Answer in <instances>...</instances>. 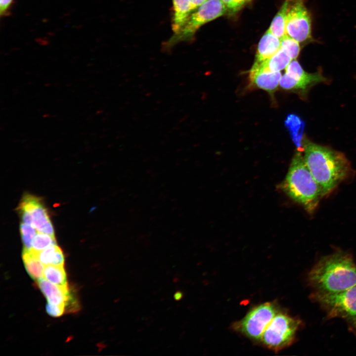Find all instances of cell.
Wrapping results in <instances>:
<instances>
[{
  "instance_id": "1",
  "label": "cell",
  "mask_w": 356,
  "mask_h": 356,
  "mask_svg": "<svg viewBox=\"0 0 356 356\" xmlns=\"http://www.w3.org/2000/svg\"><path fill=\"white\" fill-rule=\"evenodd\" d=\"M302 146L305 163L323 196L332 192L349 176L350 164L341 152L315 143L306 137L303 139Z\"/></svg>"
},
{
  "instance_id": "2",
  "label": "cell",
  "mask_w": 356,
  "mask_h": 356,
  "mask_svg": "<svg viewBox=\"0 0 356 356\" xmlns=\"http://www.w3.org/2000/svg\"><path fill=\"white\" fill-rule=\"evenodd\" d=\"M310 284L319 293H334L356 285V265L348 254L335 253L322 258L308 275Z\"/></svg>"
},
{
  "instance_id": "3",
  "label": "cell",
  "mask_w": 356,
  "mask_h": 356,
  "mask_svg": "<svg viewBox=\"0 0 356 356\" xmlns=\"http://www.w3.org/2000/svg\"><path fill=\"white\" fill-rule=\"evenodd\" d=\"M282 187L295 201L312 212L323 197L321 190L308 168L302 154H295Z\"/></svg>"
},
{
  "instance_id": "4",
  "label": "cell",
  "mask_w": 356,
  "mask_h": 356,
  "mask_svg": "<svg viewBox=\"0 0 356 356\" xmlns=\"http://www.w3.org/2000/svg\"><path fill=\"white\" fill-rule=\"evenodd\" d=\"M196 9L190 13L181 28L164 44L166 49H170L180 42L191 40L200 27L227 12L221 0H207Z\"/></svg>"
},
{
  "instance_id": "5",
  "label": "cell",
  "mask_w": 356,
  "mask_h": 356,
  "mask_svg": "<svg viewBox=\"0 0 356 356\" xmlns=\"http://www.w3.org/2000/svg\"><path fill=\"white\" fill-rule=\"evenodd\" d=\"M300 324L299 320L277 312L264 331L261 341L268 348L277 351L291 344Z\"/></svg>"
},
{
  "instance_id": "6",
  "label": "cell",
  "mask_w": 356,
  "mask_h": 356,
  "mask_svg": "<svg viewBox=\"0 0 356 356\" xmlns=\"http://www.w3.org/2000/svg\"><path fill=\"white\" fill-rule=\"evenodd\" d=\"M313 296L330 315L342 317L356 324V285L338 293L316 292Z\"/></svg>"
},
{
  "instance_id": "7",
  "label": "cell",
  "mask_w": 356,
  "mask_h": 356,
  "mask_svg": "<svg viewBox=\"0 0 356 356\" xmlns=\"http://www.w3.org/2000/svg\"><path fill=\"white\" fill-rule=\"evenodd\" d=\"M286 34L299 43L312 41L311 16L304 0H289L286 19Z\"/></svg>"
},
{
  "instance_id": "8",
  "label": "cell",
  "mask_w": 356,
  "mask_h": 356,
  "mask_svg": "<svg viewBox=\"0 0 356 356\" xmlns=\"http://www.w3.org/2000/svg\"><path fill=\"white\" fill-rule=\"evenodd\" d=\"M281 76L279 86L286 90L296 92L305 96L313 86L327 81L321 71L313 73L307 72L296 59L292 60Z\"/></svg>"
},
{
  "instance_id": "9",
  "label": "cell",
  "mask_w": 356,
  "mask_h": 356,
  "mask_svg": "<svg viewBox=\"0 0 356 356\" xmlns=\"http://www.w3.org/2000/svg\"><path fill=\"white\" fill-rule=\"evenodd\" d=\"M277 313V309L272 303L267 302L262 304L251 310L236 324V328L249 338L260 340L264 331Z\"/></svg>"
},
{
  "instance_id": "10",
  "label": "cell",
  "mask_w": 356,
  "mask_h": 356,
  "mask_svg": "<svg viewBox=\"0 0 356 356\" xmlns=\"http://www.w3.org/2000/svg\"><path fill=\"white\" fill-rule=\"evenodd\" d=\"M20 213L30 215L31 225L39 232L54 236L53 227L46 209L40 199L31 195H25L19 206Z\"/></svg>"
},
{
  "instance_id": "11",
  "label": "cell",
  "mask_w": 356,
  "mask_h": 356,
  "mask_svg": "<svg viewBox=\"0 0 356 356\" xmlns=\"http://www.w3.org/2000/svg\"><path fill=\"white\" fill-rule=\"evenodd\" d=\"M281 76L280 71L272 72L251 68L249 73V87L262 89L272 94L279 84Z\"/></svg>"
},
{
  "instance_id": "12",
  "label": "cell",
  "mask_w": 356,
  "mask_h": 356,
  "mask_svg": "<svg viewBox=\"0 0 356 356\" xmlns=\"http://www.w3.org/2000/svg\"><path fill=\"white\" fill-rule=\"evenodd\" d=\"M38 283L39 288L48 303L65 306L70 296L67 285H57L43 278L39 279Z\"/></svg>"
},
{
  "instance_id": "13",
  "label": "cell",
  "mask_w": 356,
  "mask_h": 356,
  "mask_svg": "<svg viewBox=\"0 0 356 356\" xmlns=\"http://www.w3.org/2000/svg\"><path fill=\"white\" fill-rule=\"evenodd\" d=\"M280 48V39L268 29L258 44L255 61H262L270 58Z\"/></svg>"
},
{
  "instance_id": "14",
  "label": "cell",
  "mask_w": 356,
  "mask_h": 356,
  "mask_svg": "<svg viewBox=\"0 0 356 356\" xmlns=\"http://www.w3.org/2000/svg\"><path fill=\"white\" fill-rule=\"evenodd\" d=\"M292 60L282 48L270 58L262 61L254 62L251 68L272 72H279L286 68Z\"/></svg>"
},
{
  "instance_id": "15",
  "label": "cell",
  "mask_w": 356,
  "mask_h": 356,
  "mask_svg": "<svg viewBox=\"0 0 356 356\" xmlns=\"http://www.w3.org/2000/svg\"><path fill=\"white\" fill-rule=\"evenodd\" d=\"M285 126L288 129L290 136L298 149L303 151L302 142L305 129L304 122L298 116L290 114L285 120Z\"/></svg>"
},
{
  "instance_id": "16",
  "label": "cell",
  "mask_w": 356,
  "mask_h": 356,
  "mask_svg": "<svg viewBox=\"0 0 356 356\" xmlns=\"http://www.w3.org/2000/svg\"><path fill=\"white\" fill-rule=\"evenodd\" d=\"M173 15L172 27L174 33L183 25L192 11L190 0H172Z\"/></svg>"
},
{
  "instance_id": "17",
  "label": "cell",
  "mask_w": 356,
  "mask_h": 356,
  "mask_svg": "<svg viewBox=\"0 0 356 356\" xmlns=\"http://www.w3.org/2000/svg\"><path fill=\"white\" fill-rule=\"evenodd\" d=\"M22 258L29 274L35 279L38 280L42 278L44 267L38 259L36 252L32 250H24Z\"/></svg>"
},
{
  "instance_id": "18",
  "label": "cell",
  "mask_w": 356,
  "mask_h": 356,
  "mask_svg": "<svg viewBox=\"0 0 356 356\" xmlns=\"http://www.w3.org/2000/svg\"><path fill=\"white\" fill-rule=\"evenodd\" d=\"M36 253L38 259L44 265H64V258L62 251L56 245H51Z\"/></svg>"
},
{
  "instance_id": "19",
  "label": "cell",
  "mask_w": 356,
  "mask_h": 356,
  "mask_svg": "<svg viewBox=\"0 0 356 356\" xmlns=\"http://www.w3.org/2000/svg\"><path fill=\"white\" fill-rule=\"evenodd\" d=\"M289 0H285L271 23L270 31L281 39L286 34V19Z\"/></svg>"
},
{
  "instance_id": "20",
  "label": "cell",
  "mask_w": 356,
  "mask_h": 356,
  "mask_svg": "<svg viewBox=\"0 0 356 356\" xmlns=\"http://www.w3.org/2000/svg\"><path fill=\"white\" fill-rule=\"evenodd\" d=\"M44 277L59 286H67L66 273L63 265H47L44 268Z\"/></svg>"
},
{
  "instance_id": "21",
  "label": "cell",
  "mask_w": 356,
  "mask_h": 356,
  "mask_svg": "<svg viewBox=\"0 0 356 356\" xmlns=\"http://www.w3.org/2000/svg\"><path fill=\"white\" fill-rule=\"evenodd\" d=\"M53 245H56L54 236L39 232L33 238L31 250L38 252Z\"/></svg>"
},
{
  "instance_id": "22",
  "label": "cell",
  "mask_w": 356,
  "mask_h": 356,
  "mask_svg": "<svg viewBox=\"0 0 356 356\" xmlns=\"http://www.w3.org/2000/svg\"><path fill=\"white\" fill-rule=\"evenodd\" d=\"M280 42L281 48L283 49L292 60L296 59L301 50L300 43L286 34L280 39Z\"/></svg>"
},
{
  "instance_id": "23",
  "label": "cell",
  "mask_w": 356,
  "mask_h": 356,
  "mask_svg": "<svg viewBox=\"0 0 356 356\" xmlns=\"http://www.w3.org/2000/svg\"><path fill=\"white\" fill-rule=\"evenodd\" d=\"M20 230L24 250H31L32 241L37 230L33 226L24 222L21 223Z\"/></svg>"
},
{
  "instance_id": "24",
  "label": "cell",
  "mask_w": 356,
  "mask_h": 356,
  "mask_svg": "<svg viewBox=\"0 0 356 356\" xmlns=\"http://www.w3.org/2000/svg\"><path fill=\"white\" fill-rule=\"evenodd\" d=\"M227 12L235 13L240 10L248 0H221Z\"/></svg>"
},
{
  "instance_id": "25",
  "label": "cell",
  "mask_w": 356,
  "mask_h": 356,
  "mask_svg": "<svg viewBox=\"0 0 356 356\" xmlns=\"http://www.w3.org/2000/svg\"><path fill=\"white\" fill-rule=\"evenodd\" d=\"M65 307L48 303L46 306V311L48 314L53 317H58L63 313Z\"/></svg>"
},
{
  "instance_id": "26",
  "label": "cell",
  "mask_w": 356,
  "mask_h": 356,
  "mask_svg": "<svg viewBox=\"0 0 356 356\" xmlns=\"http://www.w3.org/2000/svg\"><path fill=\"white\" fill-rule=\"evenodd\" d=\"M13 0H0V14L1 16H7Z\"/></svg>"
},
{
  "instance_id": "27",
  "label": "cell",
  "mask_w": 356,
  "mask_h": 356,
  "mask_svg": "<svg viewBox=\"0 0 356 356\" xmlns=\"http://www.w3.org/2000/svg\"><path fill=\"white\" fill-rule=\"evenodd\" d=\"M207 0H190L192 10L193 11L196 9Z\"/></svg>"
},
{
  "instance_id": "28",
  "label": "cell",
  "mask_w": 356,
  "mask_h": 356,
  "mask_svg": "<svg viewBox=\"0 0 356 356\" xmlns=\"http://www.w3.org/2000/svg\"><path fill=\"white\" fill-rule=\"evenodd\" d=\"M183 297V293L181 291H177L174 294V298L176 301H180Z\"/></svg>"
},
{
  "instance_id": "29",
  "label": "cell",
  "mask_w": 356,
  "mask_h": 356,
  "mask_svg": "<svg viewBox=\"0 0 356 356\" xmlns=\"http://www.w3.org/2000/svg\"><path fill=\"white\" fill-rule=\"evenodd\" d=\"M174 281L175 282H177L178 281V277L175 278L174 279Z\"/></svg>"
},
{
  "instance_id": "30",
  "label": "cell",
  "mask_w": 356,
  "mask_h": 356,
  "mask_svg": "<svg viewBox=\"0 0 356 356\" xmlns=\"http://www.w3.org/2000/svg\"></svg>"
}]
</instances>
